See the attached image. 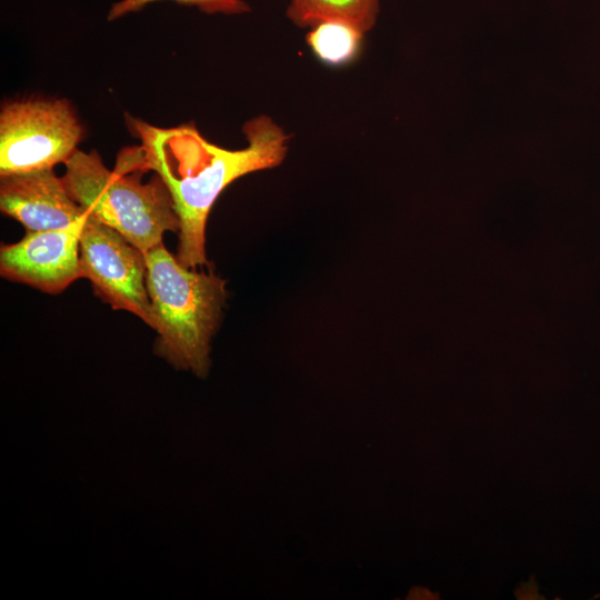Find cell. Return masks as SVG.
I'll return each mask as SVG.
<instances>
[{"mask_svg": "<svg viewBox=\"0 0 600 600\" xmlns=\"http://www.w3.org/2000/svg\"><path fill=\"white\" fill-rule=\"evenodd\" d=\"M0 209L27 231L62 229L87 213L52 169L1 177Z\"/></svg>", "mask_w": 600, "mask_h": 600, "instance_id": "obj_7", "label": "cell"}, {"mask_svg": "<svg viewBox=\"0 0 600 600\" xmlns=\"http://www.w3.org/2000/svg\"><path fill=\"white\" fill-rule=\"evenodd\" d=\"M379 0H290L287 16L298 27L342 20L369 31L377 19Z\"/></svg>", "mask_w": 600, "mask_h": 600, "instance_id": "obj_8", "label": "cell"}, {"mask_svg": "<svg viewBox=\"0 0 600 600\" xmlns=\"http://www.w3.org/2000/svg\"><path fill=\"white\" fill-rule=\"evenodd\" d=\"M82 277L114 310H126L152 328L146 253L114 229L88 217L80 237Z\"/></svg>", "mask_w": 600, "mask_h": 600, "instance_id": "obj_5", "label": "cell"}, {"mask_svg": "<svg viewBox=\"0 0 600 600\" xmlns=\"http://www.w3.org/2000/svg\"><path fill=\"white\" fill-rule=\"evenodd\" d=\"M82 137V126L66 99L8 102L0 112V177L64 163Z\"/></svg>", "mask_w": 600, "mask_h": 600, "instance_id": "obj_4", "label": "cell"}, {"mask_svg": "<svg viewBox=\"0 0 600 600\" xmlns=\"http://www.w3.org/2000/svg\"><path fill=\"white\" fill-rule=\"evenodd\" d=\"M140 146L123 149L117 164L129 171H154L167 186L179 218L177 260L186 268L207 262L204 231L219 194L236 179L279 166L289 136L269 117L247 121L248 146L228 150L207 141L192 124L151 126L127 116Z\"/></svg>", "mask_w": 600, "mask_h": 600, "instance_id": "obj_1", "label": "cell"}, {"mask_svg": "<svg viewBox=\"0 0 600 600\" xmlns=\"http://www.w3.org/2000/svg\"><path fill=\"white\" fill-rule=\"evenodd\" d=\"M307 43L324 63L341 66L359 52L364 32L342 20H324L311 27Z\"/></svg>", "mask_w": 600, "mask_h": 600, "instance_id": "obj_9", "label": "cell"}, {"mask_svg": "<svg viewBox=\"0 0 600 600\" xmlns=\"http://www.w3.org/2000/svg\"><path fill=\"white\" fill-rule=\"evenodd\" d=\"M163 0H119L110 7L107 19L114 21L130 13L139 12L147 6ZM181 6L196 7L208 14H241L249 12L250 8L244 0H164Z\"/></svg>", "mask_w": 600, "mask_h": 600, "instance_id": "obj_10", "label": "cell"}, {"mask_svg": "<svg viewBox=\"0 0 600 600\" xmlns=\"http://www.w3.org/2000/svg\"><path fill=\"white\" fill-rule=\"evenodd\" d=\"M146 262L152 329L159 334L154 352L177 369L207 376L227 298L224 280L183 267L162 242L146 253Z\"/></svg>", "mask_w": 600, "mask_h": 600, "instance_id": "obj_2", "label": "cell"}, {"mask_svg": "<svg viewBox=\"0 0 600 600\" xmlns=\"http://www.w3.org/2000/svg\"><path fill=\"white\" fill-rule=\"evenodd\" d=\"M88 217L62 229L27 231L19 242L2 246L1 276L47 293L62 292L82 277L80 237Z\"/></svg>", "mask_w": 600, "mask_h": 600, "instance_id": "obj_6", "label": "cell"}, {"mask_svg": "<svg viewBox=\"0 0 600 600\" xmlns=\"http://www.w3.org/2000/svg\"><path fill=\"white\" fill-rule=\"evenodd\" d=\"M61 177L73 200L94 220L114 229L147 253L167 231L179 232L171 194L156 174L141 182L140 171L109 170L97 151L77 150Z\"/></svg>", "mask_w": 600, "mask_h": 600, "instance_id": "obj_3", "label": "cell"}]
</instances>
